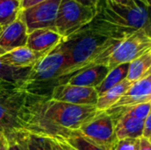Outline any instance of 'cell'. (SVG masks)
I'll list each match as a JSON object with an SVG mask.
<instances>
[{
	"label": "cell",
	"mask_w": 151,
	"mask_h": 150,
	"mask_svg": "<svg viewBox=\"0 0 151 150\" xmlns=\"http://www.w3.org/2000/svg\"><path fill=\"white\" fill-rule=\"evenodd\" d=\"M96 106L75 105L27 92L19 108V118L25 130L65 140L71 131L96 116Z\"/></svg>",
	"instance_id": "obj_1"
},
{
	"label": "cell",
	"mask_w": 151,
	"mask_h": 150,
	"mask_svg": "<svg viewBox=\"0 0 151 150\" xmlns=\"http://www.w3.org/2000/svg\"><path fill=\"white\" fill-rule=\"evenodd\" d=\"M149 9L141 2L126 6L111 0H99L96 14L88 25L112 39L121 40L137 30H150Z\"/></svg>",
	"instance_id": "obj_3"
},
{
	"label": "cell",
	"mask_w": 151,
	"mask_h": 150,
	"mask_svg": "<svg viewBox=\"0 0 151 150\" xmlns=\"http://www.w3.org/2000/svg\"><path fill=\"white\" fill-rule=\"evenodd\" d=\"M114 128L112 118L105 111H99L81 125L78 131L96 143L112 150L117 142Z\"/></svg>",
	"instance_id": "obj_8"
},
{
	"label": "cell",
	"mask_w": 151,
	"mask_h": 150,
	"mask_svg": "<svg viewBox=\"0 0 151 150\" xmlns=\"http://www.w3.org/2000/svg\"><path fill=\"white\" fill-rule=\"evenodd\" d=\"M45 0H20V9L24 10L27 8H29L35 4H37L39 3H42Z\"/></svg>",
	"instance_id": "obj_27"
},
{
	"label": "cell",
	"mask_w": 151,
	"mask_h": 150,
	"mask_svg": "<svg viewBox=\"0 0 151 150\" xmlns=\"http://www.w3.org/2000/svg\"><path fill=\"white\" fill-rule=\"evenodd\" d=\"M27 27L19 17L0 31V55L14 49L24 47L27 41Z\"/></svg>",
	"instance_id": "obj_13"
},
{
	"label": "cell",
	"mask_w": 151,
	"mask_h": 150,
	"mask_svg": "<svg viewBox=\"0 0 151 150\" xmlns=\"http://www.w3.org/2000/svg\"><path fill=\"white\" fill-rule=\"evenodd\" d=\"M96 8L85 6L74 0H61L55 22V30L67 38L89 23L96 16Z\"/></svg>",
	"instance_id": "obj_5"
},
{
	"label": "cell",
	"mask_w": 151,
	"mask_h": 150,
	"mask_svg": "<svg viewBox=\"0 0 151 150\" xmlns=\"http://www.w3.org/2000/svg\"><path fill=\"white\" fill-rule=\"evenodd\" d=\"M150 50V30H137L120 40L112 48L107 59V66L111 70L121 64L130 63Z\"/></svg>",
	"instance_id": "obj_4"
},
{
	"label": "cell",
	"mask_w": 151,
	"mask_h": 150,
	"mask_svg": "<svg viewBox=\"0 0 151 150\" xmlns=\"http://www.w3.org/2000/svg\"><path fill=\"white\" fill-rule=\"evenodd\" d=\"M7 142H8V147L7 150H25L22 145L19 143L18 139L16 138L14 133H12L8 135L5 136Z\"/></svg>",
	"instance_id": "obj_25"
},
{
	"label": "cell",
	"mask_w": 151,
	"mask_h": 150,
	"mask_svg": "<svg viewBox=\"0 0 151 150\" xmlns=\"http://www.w3.org/2000/svg\"><path fill=\"white\" fill-rule=\"evenodd\" d=\"M3 135H4V134H3Z\"/></svg>",
	"instance_id": "obj_38"
},
{
	"label": "cell",
	"mask_w": 151,
	"mask_h": 150,
	"mask_svg": "<svg viewBox=\"0 0 151 150\" xmlns=\"http://www.w3.org/2000/svg\"><path fill=\"white\" fill-rule=\"evenodd\" d=\"M61 0H45L21 10L19 17L24 21L27 34L40 28L55 30V22Z\"/></svg>",
	"instance_id": "obj_7"
},
{
	"label": "cell",
	"mask_w": 151,
	"mask_h": 150,
	"mask_svg": "<svg viewBox=\"0 0 151 150\" xmlns=\"http://www.w3.org/2000/svg\"><path fill=\"white\" fill-rule=\"evenodd\" d=\"M138 150H151V141L141 137L139 139V149Z\"/></svg>",
	"instance_id": "obj_29"
},
{
	"label": "cell",
	"mask_w": 151,
	"mask_h": 150,
	"mask_svg": "<svg viewBox=\"0 0 151 150\" xmlns=\"http://www.w3.org/2000/svg\"><path fill=\"white\" fill-rule=\"evenodd\" d=\"M20 0H0V26L13 22L20 12Z\"/></svg>",
	"instance_id": "obj_23"
},
{
	"label": "cell",
	"mask_w": 151,
	"mask_h": 150,
	"mask_svg": "<svg viewBox=\"0 0 151 150\" xmlns=\"http://www.w3.org/2000/svg\"><path fill=\"white\" fill-rule=\"evenodd\" d=\"M14 134L25 150H70L63 141L44 133H33L25 129L14 132Z\"/></svg>",
	"instance_id": "obj_11"
},
{
	"label": "cell",
	"mask_w": 151,
	"mask_h": 150,
	"mask_svg": "<svg viewBox=\"0 0 151 150\" xmlns=\"http://www.w3.org/2000/svg\"><path fill=\"white\" fill-rule=\"evenodd\" d=\"M149 73H151V50L129 63L127 80L134 83Z\"/></svg>",
	"instance_id": "obj_20"
},
{
	"label": "cell",
	"mask_w": 151,
	"mask_h": 150,
	"mask_svg": "<svg viewBox=\"0 0 151 150\" xmlns=\"http://www.w3.org/2000/svg\"><path fill=\"white\" fill-rule=\"evenodd\" d=\"M74 1H76L77 3H79L81 4H83L85 6L96 8V5L97 2L99 0H74Z\"/></svg>",
	"instance_id": "obj_31"
},
{
	"label": "cell",
	"mask_w": 151,
	"mask_h": 150,
	"mask_svg": "<svg viewBox=\"0 0 151 150\" xmlns=\"http://www.w3.org/2000/svg\"><path fill=\"white\" fill-rule=\"evenodd\" d=\"M63 37L54 29L40 28L27 35L26 46L36 52L48 53L61 42Z\"/></svg>",
	"instance_id": "obj_15"
},
{
	"label": "cell",
	"mask_w": 151,
	"mask_h": 150,
	"mask_svg": "<svg viewBox=\"0 0 151 150\" xmlns=\"http://www.w3.org/2000/svg\"><path fill=\"white\" fill-rule=\"evenodd\" d=\"M67 65V56L61 44H58L53 50L40 58L28 72L25 89L38 82H45L54 79H59Z\"/></svg>",
	"instance_id": "obj_6"
},
{
	"label": "cell",
	"mask_w": 151,
	"mask_h": 150,
	"mask_svg": "<svg viewBox=\"0 0 151 150\" xmlns=\"http://www.w3.org/2000/svg\"><path fill=\"white\" fill-rule=\"evenodd\" d=\"M52 100L75 105L96 106L98 95L95 88L69 85L66 83L57 84L51 90Z\"/></svg>",
	"instance_id": "obj_10"
},
{
	"label": "cell",
	"mask_w": 151,
	"mask_h": 150,
	"mask_svg": "<svg viewBox=\"0 0 151 150\" xmlns=\"http://www.w3.org/2000/svg\"><path fill=\"white\" fill-rule=\"evenodd\" d=\"M45 54L47 53L36 52L28 49L27 46H24L3 53L0 55V62L10 67H32Z\"/></svg>",
	"instance_id": "obj_16"
},
{
	"label": "cell",
	"mask_w": 151,
	"mask_h": 150,
	"mask_svg": "<svg viewBox=\"0 0 151 150\" xmlns=\"http://www.w3.org/2000/svg\"><path fill=\"white\" fill-rule=\"evenodd\" d=\"M144 120L127 115L121 116L114 123L117 141L125 139H140L142 135Z\"/></svg>",
	"instance_id": "obj_17"
},
{
	"label": "cell",
	"mask_w": 151,
	"mask_h": 150,
	"mask_svg": "<svg viewBox=\"0 0 151 150\" xmlns=\"http://www.w3.org/2000/svg\"><path fill=\"white\" fill-rule=\"evenodd\" d=\"M69 147H70V146H69ZM70 148H71V147H70ZM70 150H75V149H72V148H71V149Z\"/></svg>",
	"instance_id": "obj_37"
},
{
	"label": "cell",
	"mask_w": 151,
	"mask_h": 150,
	"mask_svg": "<svg viewBox=\"0 0 151 150\" xmlns=\"http://www.w3.org/2000/svg\"><path fill=\"white\" fill-rule=\"evenodd\" d=\"M2 28H3V27H1V26H0V31H1V30H2Z\"/></svg>",
	"instance_id": "obj_36"
},
{
	"label": "cell",
	"mask_w": 151,
	"mask_h": 150,
	"mask_svg": "<svg viewBox=\"0 0 151 150\" xmlns=\"http://www.w3.org/2000/svg\"><path fill=\"white\" fill-rule=\"evenodd\" d=\"M151 102V73L133 83L119 100L110 109L130 108Z\"/></svg>",
	"instance_id": "obj_12"
},
{
	"label": "cell",
	"mask_w": 151,
	"mask_h": 150,
	"mask_svg": "<svg viewBox=\"0 0 151 150\" xmlns=\"http://www.w3.org/2000/svg\"><path fill=\"white\" fill-rule=\"evenodd\" d=\"M111 1L126 6H135L139 3V1L137 0H111Z\"/></svg>",
	"instance_id": "obj_30"
},
{
	"label": "cell",
	"mask_w": 151,
	"mask_h": 150,
	"mask_svg": "<svg viewBox=\"0 0 151 150\" xmlns=\"http://www.w3.org/2000/svg\"><path fill=\"white\" fill-rule=\"evenodd\" d=\"M132 85L133 82L125 79L118 85L110 88L106 92L99 95L97 103L96 104V110L99 111H105L111 107H112Z\"/></svg>",
	"instance_id": "obj_19"
},
{
	"label": "cell",
	"mask_w": 151,
	"mask_h": 150,
	"mask_svg": "<svg viewBox=\"0 0 151 150\" xmlns=\"http://www.w3.org/2000/svg\"><path fill=\"white\" fill-rule=\"evenodd\" d=\"M119 41L85 25L60 42L67 56V65L58 80L67 78L88 67L107 65L108 57Z\"/></svg>",
	"instance_id": "obj_2"
},
{
	"label": "cell",
	"mask_w": 151,
	"mask_h": 150,
	"mask_svg": "<svg viewBox=\"0 0 151 150\" xmlns=\"http://www.w3.org/2000/svg\"><path fill=\"white\" fill-rule=\"evenodd\" d=\"M147 2H148V3H149L150 4V0H147Z\"/></svg>",
	"instance_id": "obj_35"
},
{
	"label": "cell",
	"mask_w": 151,
	"mask_h": 150,
	"mask_svg": "<svg viewBox=\"0 0 151 150\" xmlns=\"http://www.w3.org/2000/svg\"><path fill=\"white\" fill-rule=\"evenodd\" d=\"M108 72L109 68L106 65H95L79 71L70 75L66 79L61 80L58 84L66 83L74 86L96 88L105 78Z\"/></svg>",
	"instance_id": "obj_14"
},
{
	"label": "cell",
	"mask_w": 151,
	"mask_h": 150,
	"mask_svg": "<svg viewBox=\"0 0 151 150\" xmlns=\"http://www.w3.org/2000/svg\"><path fill=\"white\" fill-rule=\"evenodd\" d=\"M137 1H139V2H141V3H142V4H146L147 6H150V4L147 2V0H137Z\"/></svg>",
	"instance_id": "obj_33"
},
{
	"label": "cell",
	"mask_w": 151,
	"mask_h": 150,
	"mask_svg": "<svg viewBox=\"0 0 151 150\" xmlns=\"http://www.w3.org/2000/svg\"><path fill=\"white\" fill-rule=\"evenodd\" d=\"M30 68L10 67L0 62V84L11 90H26V81Z\"/></svg>",
	"instance_id": "obj_18"
},
{
	"label": "cell",
	"mask_w": 151,
	"mask_h": 150,
	"mask_svg": "<svg viewBox=\"0 0 151 150\" xmlns=\"http://www.w3.org/2000/svg\"><path fill=\"white\" fill-rule=\"evenodd\" d=\"M142 137L151 141V113L147 116V118L144 120Z\"/></svg>",
	"instance_id": "obj_26"
},
{
	"label": "cell",
	"mask_w": 151,
	"mask_h": 150,
	"mask_svg": "<svg viewBox=\"0 0 151 150\" xmlns=\"http://www.w3.org/2000/svg\"><path fill=\"white\" fill-rule=\"evenodd\" d=\"M139 139H125L117 141L112 150H138Z\"/></svg>",
	"instance_id": "obj_24"
},
{
	"label": "cell",
	"mask_w": 151,
	"mask_h": 150,
	"mask_svg": "<svg viewBox=\"0 0 151 150\" xmlns=\"http://www.w3.org/2000/svg\"><path fill=\"white\" fill-rule=\"evenodd\" d=\"M64 141L75 150H111L88 139L78 130L71 131Z\"/></svg>",
	"instance_id": "obj_22"
},
{
	"label": "cell",
	"mask_w": 151,
	"mask_h": 150,
	"mask_svg": "<svg viewBox=\"0 0 151 150\" xmlns=\"http://www.w3.org/2000/svg\"><path fill=\"white\" fill-rule=\"evenodd\" d=\"M128 66L129 63L127 64H121L111 70H109L107 75L103 80V81L95 88L97 95H101L110 88H113L114 86L118 85L121 81H123L125 79H127V72H128Z\"/></svg>",
	"instance_id": "obj_21"
},
{
	"label": "cell",
	"mask_w": 151,
	"mask_h": 150,
	"mask_svg": "<svg viewBox=\"0 0 151 150\" xmlns=\"http://www.w3.org/2000/svg\"><path fill=\"white\" fill-rule=\"evenodd\" d=\"M7 147H8V142L6 139L4 141H0V150H7Z\"/></svg>",
	"instance_id": "obj_32"
},
{
	"label": "cell",
	"mask_w": 151,
	"mask_h": 150,
	"mask_svg": "<svg viewBox=\"0 0 151 150\" xmlns=\"http://www.w3.org/2000/svg\"><path fill=\"white\" fill-rule=\"evenodd\" d=\"M19 90H24V89H19ZM17 91H19V90H11V89H8L5 87H4L3 85L0 84V99L6 98V97H8L10 95H12V94H14Z\"/></svg>",
	"instance_id": "obj_28"
},
{
	"label": "cell",
	"mask_w": 151,
	"mask_h": 150,
	"mask_svg": "<svg viewBox=\"0 0 151 150\" xmlns=\"http://www.w3.org/2000/svg\"><path fill=\"white\" fill-rule=\"evenodd\" d=\"M27 92V90H19L6 98L0 99V133L4 137L24 129L19 118V112Z\"/></svg>",
	"instance_id": "obj_9"
},
{
	"label": "cell",
	"mask_w": 151,
	"mask_h": 150,
	"mask_svg": "<svg viewBox=\"0 0 151 150\" xmlns=\"http://www.w3.org/2000/svg\"><path fill=\"white\" fill-rule=\"evenodd\" d=\"M5 139H6V138H5V137H4V136L2 134V133H0V141H4Z\"/></svg>",
	"instance_id": "obj_34"
}]
</instances>
